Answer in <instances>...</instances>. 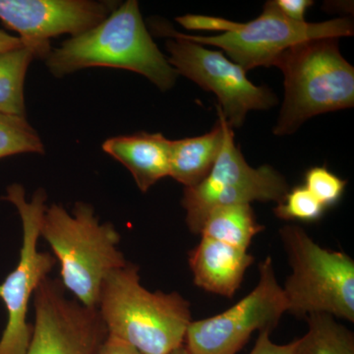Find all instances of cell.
Masks as SVG:
<instances>
[{
	"instance_id": "27",
	"label": "cell",
	"mask_w": 354,
	"mask_h": 354,
	"mask_svg": "<svg viewBox=\"0 0 354 354\" xmlns=\"http://www.w3.org/2000/svg\"><path fill=\"white\" fill-rule=\"evenodd\" d=\"M169 354H191L188 349L185 348V346H179L178 348L174 349V351H171Z\"/></svg>"
},
{
	"instance_id": "3",
	"label": "cell",
	"mask_w": 354,
	"mask_h": 354,
	"mask_svg": "<svg viewBox=\"0 0 354 354\" xmlns=\"http://www.w3.org/2000/svg\"><path fill=\"white\" fill-rule=\"evenodd\" d=\"M39 236L59 262L65 290L84 306L97 309L104 279L128 263L118 249L120 235L113 223H102L87 203L77 202L72 214L53 204L44 211Z\"/></svg>"
},
{
	"instance_id": "26",
	"label": "cell",
	"mask_w": 354,
	"mask_h": 354,
	"mask_svg": "<svg viewBox=\"0 0 354 354\" xmlns=\"http://www.w3.org/2000/svg\"><path fill=\"white\" fill-rule=\"evenodd\" d=\"M24 46L19 37L11 36L0 30V55Z\"/></svg>"
},
{
	"instance_id": "18",
	"label": "cell",
	"mask_w": 354,
	"mask_h": 354,
	"mask_svg": "<svg viewBox=\"0 0 354 354\" xmlns=\"http://www.w3.org/2000/svg\"><path fill=\"white\" fill-rule=\"evenodd\" d=\"M308 330L297 339L295 354H354V335L334 316L313 313L306 317Z\"/></svg>"
},
{
	"instance_id": "5",
	"label": "cell",
	"mask_w": 354,
	"mask_h": 354,
	"mask_svg": "<svg viewBox=\"0 0 354 354\" xmlns=\"http://www.w3.org/2000/svg\"><path fill=\"white\" fill-rule=\"evenodd\" d=\"M279 235L292 269L283 288L286 313H326L354 322L353 260L323 248L297 225H286Z\"/></svg>"
},
{
	"instance_id": "14",
	"label": "cell",
	"mask_w": 354,
	"mask_h": 354,
	"mask_svg": "<svg viewBox=\"0 0 354 354\" xmlns=\"http://www.w3.org/2000/svg\"><path fill=\"white\" fill-rule=\"evenodd\" d=\"M102 150L131 172L142 192L169 176L171 140L160 133L141 132L106 140Z\"/></svg>"
},
{
	"instance_id": "11",
	"label": "cell",
	"mask_w": 354,
	"mask_h": 354,
	"mask_svg": "<svg viewBox=\"0 0 354 354\" xmlns=\"http://www.w3.org/2000/svg\"><path fill=\"white\" fill-rule=\"evenodd\" d=\"M34 297L36 320L26 354H99L108 337L99 310L69 299L62 281L48 277Z\"/></svg>"
},
{
	"instance_id": "23",
	"label": "cell",
	"mask_w": 354,
	"mask_h": 354,
	"mask_svg": "<svg viewBox=\"0 0 354 354\" xmlns=\"http://www.w3.org/2000/svg\"><path fill=\"white\" fill-rule=\"evenodd\" d=\"M270 330L259 332L257 342L249 354H295L297 339L288 344H277L270 339Z\"/></svg>"
},
{
	"instance_id": "12",
	"label": "cell",
	"mask_w": 354,
	"mask_h": 354,
	"mask_svg": "<svg viewBox=\"0 0 354 354\" xmlns=\"http://www.w3.org/2000/svg\"><path fill=\"white\" fill-rule=\"evenodd\" d=\"M118 1L94 0H0V20L17 32L25 46L46 60L50 39L76 37L93 29L118 8Z\"/></svg>"
},
{
	"instance_id": "15",
	"label": "cell",
	"mask_w": 354,
	"mask_h": 354,
	"mask_svg": "<svg viewBox=\"0 0 354 354\" xmlns=\"http://www.w3.org/2000/svg\"><path fill=\"white\" fill-rule=\"evenodd\" d=\"M223 141L220 118L211 131L202 136L171 140L169 176L185 187L201 183L213 169Z\"/></svg>"
},
{
	"instance_id": "19",
	"label": "cell",
	"mask_w": 354,
	"mask_h": 354,
	"mask_svg": "<svg viewBox=\"0 0 354 354\" xmlns=\"http://www.w3.org/2000/svg\"><path fill=\"white\" fill-rule=\"evenodd\" d=\"M20 153L43 155V141L26 116L0 113V158Z\"/></svg>"
},
{
	"instance_id": "13",
	"label": "cell",
	"mask_w": 354,
	"mask_h": 354,
	"mask_svg": "<svg viewBox=\"0 0 354 354\" xmlns=\"http://www.w3.org/2000/svg\"><path fill=\"white\" fill-rule=\"evenodd\" d=\"M254 262L247 251L202 237L189 253L193 281L198 288L232 298L239 290L246 270Z\"/></svg>"
},
{
	"instance_id": "16",
	"label": "cell",
	"mask_w": 354,
	"mask_h": 354,
	"mask_svg": "<svg viewBox=\"0 0 354 354\" xmlns=\"http://www.w3.org/2000/svg\"><path fill=\"white\" fill-rule=\"evenodd\" d=\"M264 230L257 223L250 204L228 205L209 212L200 234L247 251L253 237Z\"/></svg>"
},
{
	"instance_id": "6",
	"label": "cell",
	"mask_w": 354,
	"mask_h": 354,
	"mask_svg": "<svg viewBox=\"0 0 354 354\" xmlns=\"http://www.w3.org/2000/svg\"><path fill=\"white\" fill-rule=\"evenodd\" d=\"M216 111L223 127L221 152L206 178L197 185L184 188L185 221L193 234H200L212 209L254 201L279 203L290 191L285 177L271 165L254 169L247 164L235 145L232 128L218 106Z\"/></svg>"
},
{
	"instance_id": "20",
	"label": "cell",
	"mask_w": 354,
	"mask_h": 354,
	"mask_svg": "<svg viewBox=\"0 0 354 354\" xmlns=\"http://www.w3.org/2000/svg\"><path fill=\"white\" fill-rule=\"evenodd\" d=\"M325 209L304 185H300L286 193L283 201L274 209V213L281 220L315 221L322 218Z\"/></svg>"
},
{
	"instance_id": "9",
	"label": "cell",
	"mask_w": 354,
	"mask_h": 354,
	"mask_svg": "<svg viewBox=\"0 0 354 354\" xmlns=\"http://www.w3.org/2000/svg\"><path fill=\"white\" fill-rule=\"evenodd\" d=\"M354 32L353 21L339 18L325 22L308 23L290 20L279 10L276 0L265 3L263 12L235 31L220 36H193L180 34L201 46L220 48L242 68L274 66L279 55L310 39L351 37Z\"/></svg>"
},
{
	"instance_id": "1",
	"label": "cell",
	"mask_w": 354,
	"mask_h": 354,
	"mask_svg": "<svg viewBox=\"0 0 354 354\" xmlns=\"http://www.w3.org/2000/svg\"><path fill=\"white\" fill-rule=\"evenodd\" d=\"M44 62L57 78L91 67L129 70L164 92L174 87L178 76L153 41L136 0L120 3L93 29L53 48Z\"/></svg>"
},
{
	"instance_id": "17",
	"label": "cell",
	"mask_w": 354,
	"mask_h": 354,
	"mask_svg": "<svg viewBox=\"0 0 354 354\" xmlns=\"http://www.w3.org/2000/svg\"><path fill=\"white\" fill-rule=\"evenodd\" d=\"M38 51L23 46L0 55V113L26 116V74Z\"/></svg>"
},
{
	"instance_id": "10",
	"label": "cell",
	"mask_w": 354,
	"mask_h": 354,
	"mask_svg": "<svg viewBox=\"0 0 354 354\" xmlns=\"http://www.w3.org/2000/svg\"><path fill=\"white\" fill-rule=\"evenodd\" d=\"M259 272L257 286L232 308L190 323L184 346L191 354H236L254 332L279 325L286 302L271 257L260 263Z\"/></svg>"
},
{
	"instance_id": "24",
	"label": "cell",
	"mask_w": 354,
	"mask_h": 354,
	"mask_svg": "<svg viewBox=\"0 0 354 354\" xmlns=\"http://www.w3.org/2000/svg\"><path fill=\"white\" fill-rule=\"evenodd\" d=\"M279 10L290 20L305 22V13L313 1L310 0H276Z\"/></svg>"
},
{
	"instance_id": "7",
	"label": "cell",
	"mask_w": 354,
	"mask_h": 354,
	"mask_svg": "<svg viewBox=\"0 0 354 354\" xmlns=\"http://www.w3.org/2000/svg\"><path fill=\"white\" fill-rule=\"evenodd\" d=\"M4 200L17 209L22 221L23 244L20 260L0 285V299L7 311V324L0 339V354H26L32 339V326L27 321L30 299L37 288L57 264L55 256L39 252V225L46 211V193L39 189L27 200L20 184L7 187Z\"/></svg>"
},
{
	"instance_id": "21",
	"label": "cell",
	"mask_w": 354,
	"mask_h": 354,
	"mask_svg": "<svg viewBox=\"0 0 354 354\" xmlns=\"http://www.w3.org/2000/svg\"><path fill=\"white\" fill-rule=\"evenodd\" d=\"M305 187L325 207L334 206L341 200L346 180L335 176L326 167H311L305 172Z\"/></svg>"
},
{
	"instance_id": "8",
	"label": "cell",
	"mask_w": 354,
	"mask_h": 354,
	"mask_svg": "<svg viewBox=\"0 0 354 354\" xmlns=\"http://www.w3.org/2000/svg\"><path fill=\"white\" fill-rule=\"evenodd\" d=\"M151 26L158 35L171 38L165 44L171 55L167 60L178 75L187 77L216 95L218 108L230 128L241 127L249 111H264L278 102L270 88L254 85L245 70L227 59L221 51L208 50L184 39L162 21H153Z\"/></svg>"
},
{
	"instance_id": "22",
	"label": "cell",
	"mask_w": 354,
	"mask_h": 354,
	"mask_svg": "<svg viewBox=\"0 0 354 354\" xmlns=\"http://www.w3.org/2000/svg\"><path fill=\"white\" fill-rule=\"evenodd\" d=\"M176 21L185 29L191 30V31L228 32L235 31L241 25V23L223 19V18L194 15V14L181 16V17L176 18Z\"/></svg>"
},
{
	"instance_id": "25",
	"label": "cell",
	"mask_w": 354,
	"mask_h": 354,
	"mask_svg": "<svg viewBox=\"0 0 354 354\" xmlns=\"http://www.w3.org/2000/svg\"><path fill=\"white\" fill-rule=\"evenodd\" d=\"M99 354H142L136 348L127 342L108 335L106 341L102 344Z\"/></svg>"
},
{
	"instance_id": "4",
	"label": "cell",
	"mask_w": 354,
	"mask_h": 354,
	"mask_svg": "<svg viewBox=\"0 0 354 354\" xmlns=\"http://www.w3.org/2000/svg\"><path fill=\"white\" fill-rule=\"evenodd\" d=\"M274 66L283 71L286 88L274 134H291L318 114L353 108L354 68L342 57L339 39H310L291 46Z\"/></svg>"
},
{
	"instance_id": "2",
	"label": "cell",
	"mask_w": 354,
	"mask_h": 354,
	"mask_svg": "<svg viewBox=\"0 0 354 354\" xmlns=\"http://www.w3.org/2000/svg\"><path fill=\"white\" fill-rule=\"evenodd\" d=\"M97 310L108 335L142 354H169L183 346L192 322L190 304L183 295L146 290L138 266L131 263L104 279Z\"/></svg>"
}]
</instances>
